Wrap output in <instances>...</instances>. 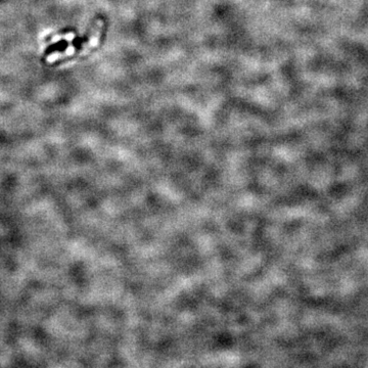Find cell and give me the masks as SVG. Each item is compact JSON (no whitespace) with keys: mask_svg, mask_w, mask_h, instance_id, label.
<instances>
[{"mask_svg":"<svg viewBox=\"0 0 368 368\" xmlns=\"http://www.w3.org/2000/svg\"><path fill=\"white\" fill-rule=\"evenodd\" d=\"M102 25H103V22L102 21H98L97 22V26H96V30L93 34V36L91 37V39L86 43L84 44L83 46V50H81L80 55L81 56H84L86 54H88V52L93 49L94 47L98 46L99 44V40H100V36H101V29H102Z\"/></svg>","mask_w":368,"mask_h":368,"instance_id":"cell-1","label":"cell"},{"mask_svg":"<svg viewBox=\"0 0 368 368\" xmlns=\"http://www.w3.org/2000/svg\"><path fill=\"white\" fill-rule=\"evenodd\" d=\"M76 52V48L75 46L71 45L68 47V49L65 51V52H56V54H52L51 56L48 57L47 59V62L48 63H54L60 59H64L66 57H70V56H73Z\"/></svg>","mask_w":368,"mask_h":368,"instance_id":"cell-2","label":"cell"}]
</instances>
